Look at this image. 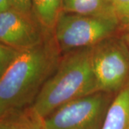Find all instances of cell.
I'll return each instance as SVG.
<instances>
[{
    "instance_id": "obj_1",
    "label": "cell",
    "mask_w": 129,
    "mask_h": 129,
    "mask_svg": "<svg viewBox=\"0 0 129 129\" xmlns=\"http://www.w3.org/2000/svg\"><path fill=\"white\" fill-rule=\"evenodd\" d=\"M62 55L53 32L41 44L22 51L0 75V115L32 105Z\"/></svg>"
},
{
    "instance_id": "obj_2",
    "label": "cell",
    "mask_w": 129,
    "mask_h": 129,
    "mask_svg": "<svg viewBox=\"0 0 129 129\" xmlns=\"http://www.w3.org/2000/svg\"><path fill=\"white\" fill-rule=\"evenodd\" d=\"M98 92L92 62V47L63 53L55 72L33 103L43 117L74 100Z\"/></svg>"
},
{
    "instance_id": "obj_3",
    "label": "cell",
    "mask_w": 129,
    "mask_h": 129,
    "mask_svg": "<svg viewBox=\"0 0 129 129\" xmlns=\"http://www.w3.org/2000/svg\"><path fill=\"white\" fill-rule=\"evenodd\" d=\"M120 34L115 17H101L62 12L53 35L62 53L92 47L108 37Z\"/></svg>"
},
{
    "instance_id": "obj_4",
    "label": "cell",
    "mask_w": 129,
    "mask_h": 129,
    "mask_svg": "<svg viewBox=\"0 0 129 129\" xmlns=\"http://www.w3.org/2000/svg\"><path fill=\"white\" fill-rule=\"evenodd\" d=\"M92 62L98 92L115 95L129 85V47L120 34L92 47Z\"/></svg>"
},
{
    "instance_id": "obj_5",
    "label": "cell",
    "mask_w": 129,
    "mask_h": 129,
    "mask_svg": "<svg viewBox=\"0 0 129 129\" xmlns=\"http://www.w3.org/2000/svg\"><path fill=\"white\" fill-rule=\"evenodd\" d=\"M115 95L96 92L69 102L45 118V129H101Z\"/></svg>"
},
{
    "instance_id": "obj_6",
    "label": "cell",
    "mask_w": 129,
    "mask_h": 129,
    "mask_svg": "<svg viewBox=\"0 0 129 129\" xmlns=\"http://www.w3.org/2000/svg\"><path fill=\"white\" fill-rule=\"evenodd\" d=\"M35 17L23 14L14 9L0 12L1 44L20 51L41 44L51 33Z\"/></svg>"
},
{
    "instance_id": "obj_7",
    "label": "cell",
    "mask_w": 129,
    "mask_h": 129,
    "mask_svg": "<svg viewBox=\"0 0 129 129\" xmlns=\"http://www.w3.org/2000/svg\"><path fill=\"white\" fill-rule=\"evenodd\" d=\"M0 129H45V118L33 105L0 115Z\"/></svg>"
},
{
    "instance_id": "obj_8",
    "label": "cell",
    "mask_w": 129,
    "mask_h": 129,
    "mask_svg": "<svg viewBox=\"0 0 129 129\" xmlns=\"http://www.w3.org/2000/svg\"><path fill=\"white\" fill-rule=\"evenodd\" d=\"M101 129H129V85L115 94Z\"/></svg>"
},
{
    "instance_id": "obj_9",
    "label": "cell",
    "mask_w": 129,
    "mask_h": 129,
    "mask_svg": "<svg viewBox=\"0 0 129 129\" xmlns=\"http://www.w3.org/2000/svg\"><path fill=\"white\" fill-rule=\"evenodd\" d=\"M62 12L86 16L116 18L111 0H62Z\"/></svg>"
},
{
    "instance_id": "obj_10",
    "label": "cell",
    "mask_w": 129,
    "mask_h": 129,
    "mask_svg": "<svg viewBox=\"0 0 129 129\" xmlns=\"http://www.w3.org/2000/svg\"><path fill=\"white\" fill-rule=\"evenodd\" d=\"M62 0H32L34 13L42 25L53 32L62 12Z\"/></svg>"
},
{
    "instance_id": "obj_11",
    "label": "cell",
    "mask_w": 129,
    "mask_h": 129,
    "mask_svg": "<svg viewBox=\"0 0 129 129\" xmlns=\"http://www.w3.org/2000/svg\"><path fill=\"white\" fill-rule=\"evenodd\" d=\"M115 17L120 27V33L129 31V0H111Z\"/></svg>"
},
{
    "instance_id": "obj_12",
    "label": "cell",
    "mask_w": 129,
    "mask_h": 129,
    "mask_svg": "<svg viewBox=\"0 0 129 129\" xmlns=\"http://www.w3.org/2000/svg\"><path fill=\"white\" fill-rule=\"evenodd\" d=\"M22 51L4 44L0 45V75L5 73Z\"/></svg>"
},
{
    "instance_id": "obj_13",
    "label": "cell",
    "mask_w": 129,
    "mask_h": 129,
    "mask_svg": "<svg viewBox=\"0 0 129 129\" xmlns=\"http://www.w3.org/2000/svg\"><path fill=\"white\" fill-rule=\"evenodd\" d=\"M10 2L12 9H16L28 16L35 17L32 0H10Z\"/></svg>"
},
{
    "instance_id": "obj_14",
    "label": "cell",
    "mask_w": 129,
    "mask_h": 129,
    "mask_svg": "<svg viewBox=\"0 0 129 129\" xmlns=\"http://www.w3.org/2000/svg\"><path fill=\"white\" fill-rule=\"evenodd\" d=\"M12 9L10 0H0V12Z\"/></svg>"
},
{
    "instance_id": "obj_15",
    "label": "cell",
    "mask_w": 129,
    "mask_h": 129,
    "mask_svg": "<svg viewBox=\"0 0 129 129\" xmlns=\"http://www.w3.org/2000/svg\"><path fill=\"white\" fill-rule=\"evenodd\" d=\"M120 36L122 37V38L125 40V42H126V44L128 45V46L129 47V31L128 32H123L120 34Z\"/></svg>"
}]
</instances>
